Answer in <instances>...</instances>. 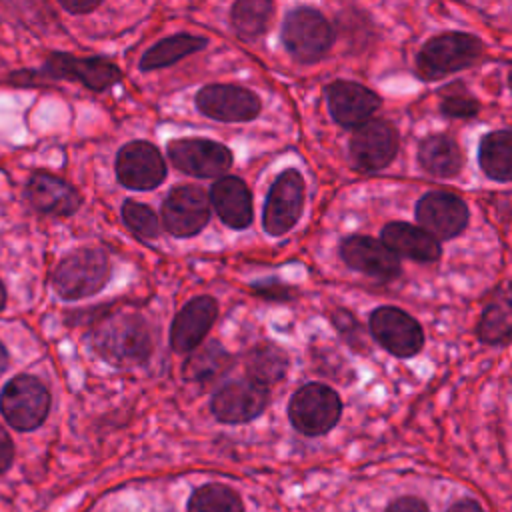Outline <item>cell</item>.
<instances>
[{"label":"cell","mask_w":512,"mask_h":512,"mask_svg":"<svg viewBox=\"0 0 512 512\" xmlns=\"http://www.w3.org/2000/svg\"><path fill=\"white\" fill-rule=\"evenodd\" d=\"M94 350L112 364H140L150 356L148 324L138 314H114L92 334Z\"/></svg>","instance_id":"6da1fadb"},{"label":"cell","mask_w":512,"mask_h":512,"mask_svg":"<svg viewBox=\"0 0 512 512\" xmlns=\"http://www.w3.org/2000/svg\"><path fill=\"white\" fill-rule=\"evenodd\" d=\"M482 54V42L466 32H446L430 38L416 56L418 74L426 80L444 78L472 66Z\"/></svg>","instance_id":"7a4b0ae2"},{"label":"cell","mask_w":512,"mask_h":512,"mask_svg":"<svg viewBox=\"0 0 512 512\" xmlns=\"http://www.w3.org/2000/svg\"><path fill=\"white\" fill-rule=\"evenodd\" d=\"M108 272V258L100 248H78L56 266L54 290L66 300L92 296L102 290Z\"/></svg>","instance_id":"3957f363"},{"label":"cell","mask_w":512,"mask_h":512,"mask_svg":"<svg viewBox=\"0 0 512 512\" xmlns=\"http://www.w3.org/2000/svg\"><path fill=\"white\" fill-rule=\"evenodd\" d=\"M332 40V26L318 10L302 6L286 14L282 24V42L298 62H318L330 50Z\"/></svg>","instance_id":"277c9868"},{"label":"cell","mask_w":512,"mask_h":512,"mask_svg":"<svg viewBox=\"0 0 512 512\" xmlns=\"http://www.w3.org/2000/svg\"><path fill=\"white\" fill-rule=\"evenodd\" d=\"M50 408V394L46 386L34 376H14L0 394V410L10 426L16 430L38 428Z\"/></svg>","instance_id":"5b68a950"},{"label":"cell","mask_w":512,"mask_h":512,"mask_svg":"<svg viewBox=\"0 0 512 512\" xmlns=\"http://www.w3.org/2000/svg\"><path fill=\"white\" fill-rule=\"evenodd\" d=\"M342 404L338 394L324 384H306L288 404V416L294 428L306 436L328 432L340 418Z\"/></svg>","instance_id":"8992f818"},{"label":"cell","mask_w":512,"mask_h":512,"mask_svg":"<svg viewBox=\"0 0 512 512\" xmlns=\"http://www.w3.org/2000/svg\"><path fill=\"white\" fill-rule=\"evenodd\" d=\"M48 76L50 80L66 78V80H78L90 90H106L120 82L122 72L120 68L102 56H90L80 58L64 52H54L44 66V72H38L34 78H30V84L40 82V78ZM28 84V86H30Z\"/></svg>","instance_id":"52a82bcc"},{"label":"cell","mask_w":512,"mask_h":512,"mask_svg":"<svg viewBox=\"0 0 512 512\" xmlns=\"http://www.w3.org/2000/svg\"><path fill=\"white\" fill-rule=\"evenodd\" d=\"M304 206V180L298 170H284L270 186L262 226L270 236L286 234L300 218Z\"/></svg>","instance_id":"ba28073f"},{"label":"cell","mask_w":512,"mask_h":512,"mask_svg":"<svg viewBox=\"0 0 512 512\" xmlns=\"http://www.w3.org/2000/svg\"><path fill=\"white\" fill-rule=\"evenodd\" d=\"M168 158L178 170L196 178H216L232 166V152L224 144L206 138L172 140Z\"/></svg>","instance_id":"9c48e42d"},{"label":"cell","mask_w":512,"mask_h":512,"mask_svg":"<svg viewBox=\"0 0 512 512\" xmlns=\"http://www.w3.org/2000/svg\"><path fill=\"white\" fill-rule=\"evenodd\" d=\"M210 218V198L198 186H176L162 204V222L172 236L198 234Z\"/></svg>","instance_id":"30bf717a"},{"label":"cell","mask_w":512,"mask_h":512,"mask_svg":"<svg viewBox=\"0 0 512 512\" xmlns=\"http://www.w3.org/2000/svg\"><path fill=\"white\" fill-rule=\"evenodd\" d=\"M398 152V134L386 120H366L350 138V158L358 170L376 172L388 166Z\"/></svg>","instance_id":"8fae6325"},{"label":"cell","mask_w":512,"mask_h":512,"mask_svg":"<svg viewBox=\"0 0 512 512\" xmlns=\"http://www.w3.org/2000/svg\"><path fill=\"white\" fill-rule=\"evenodd\" d=\"M116 176L130 190H152L162 184L166 164L156 146L146 140H134L118 150Z\"/></svg>","instance_id":"7c38bea8"},{"label":"cell","mask_w":512,"mask_h":512,"mask_svg":"<svg viewBox=\"0 0 512 512\" xmlns=\"http://www.w3.org/2000/svg\"><path fill=\"white\" fill-rule=\"evenodd\" d=\"M196 108L218 122H248L260 114L254 92L234 84H208L196 94Z\"/></svg>","instance_id":"4fadbf2b"},{"label":"cell","mask_w":512,"mask_h":512,"mask_svg":"<svg viewBox=\"0 0 512 512\" xmlns=\"http://www.w3.org/2000/svg\"><path fill=\"white\" fill-rule=\"evenodd\" d=\"M370 330L374 338L394 356H414L424 342L420 324L400 308H376L370 316Z\"/></svg>","instance_id":"5bb4252c"},{"label":"cell","mask_w":512,"mask_h":512,"mask_svg":"<svg viewBox=\"0 0 512 512\" xmlns=\"http://www.w3.org/2000/svg\"><path fill=\"white\" fill-rule=\"evenodd\" d=\"M268 404V390L264 384L246 378L228 382L212 398V412L220 422L242 424L256 418Z\"/></svg>","instance_id":"9a60e30c"},{"label":"cell","mask_w":512,"mask_h":512,"mask_svg":"<svg viewBox=\"0 0 512 512\" xmlns=\"http://www.w3.org/2000/svg\"><path fill=\"white\" fill-rule=\"evenodd\" d=\"M416 218L434 238H454L468 222V208L452 192H428L416 204Z\"/></svg>","instance_id":"2e32d148"},{"label":"cell","mask_w":512,"mask_h":512,"mask_svg":"<svg viewBox=\"0 0 512 512\" xmlns=\"http://www.w3.org/2000/svg\"><path fill=\"white\" fill-rule=\"evenodd\" d=\"M326 102L332 118L346 128H358L378 110L380 98L370 88L350 82L336 80L326 88Z\"/></svg>","instance_id":"e0dca14e"},{"label":"cell","mask_w":512,"mask_h":512,"mask_svg":"<svg viewBox=\"0 0 512 512\" xmlns=\"http://www.w3.org/2000/svg\"><path fill=\"white\" fill-rule=\"evenodd\" d=\"M342 258L354 270L378 280H392L400 274L398 256L384 244L368 236H350L342 242Z\"/></svg>","instance_id":"ac0fdd59"},{"label":"cell","mask_w":512,"mask_h":512,"mask_svg":"<svg viewBox=\"0 0 512 512\" xmlns=\"http://www.w3.org/2000/svg\"><path fill=\"white\" fill-rule=\"evenodd\" d=\"M218 316V304L210 296H196L176 314L170 330V344L176 352L194 350Z\"/></svg>","instance_id":"d6986e66"},{"label":"cell","mask_w":512,"mask_h":512,"mask_svg":"<svg viewBox=\"0 0 512 512\" xmlns=\"http://www.w3.org/2000/svg\"><path fill=\"white\" fill-rule=\"evenodd\" d=\"M26 196L36 210L56 216H70L80 206L78 192L62 178L48 172H36L30 176Z\"/></svg>","instance_id":"ffe728a7"},{"label":"cell","mask_w":512,"mask_h":512,"mask_svg":"<svg viewBox=\"0 0 512 512\" xmlns=\"http://www.w3.org/2000/svg\"><path fill=\"white\" fill-rule=\"evenodd\" d=\"M210 202L220 220L230 228H246L252 222V196L236 176H222L210 190Z\"/></svg>","instance_id":"44dd1931"},{"label":"cell","mask_w":512,"mask_h":512,"mask_svg":"<svg viewBox=\"0 0 512 512\" xmlns=\"http://www.w3.org/2000/svg\"><path fill=\"white\" fill-rule=\"evenodd\" d=\"M382 242L396 254L418 262H432L440 256L438 238L422 226L406 222H390L382 230Z\"/></svg>","instance_id":"7402d4cb"},{"label":"cell","mask_w":512,"mask_h":512,"mask_svg":"<svg viewBox=\"0 0 512 512\" xmlns=\"http://www.w3.org/2000/svg\"><path fill=\"white\" fill-rule=\"evenodd\" d=\"M418 160L428 174L440 178L456 176L462 168V154L458 144L442 134H434L422 140L418 148Z\"/></svg>","instance_id":"603a6c76"},{"label":"cell","mask_w":512,"mask_h":512,"mask_svg":"<svg viewBox=\"0 0 512 512\" xmlns=\"http://www.w3.org/2000/svg\"><path fill=\"white\" fill-rule=\"evenodd\" d=\"M478 162L486 176L500 182L512 180V130H496L482 138Z\"/></svg>","instance_id":"cb8c5ba5"},{"label":"cell","mask_w":512,"mask_h":512,"mask_svg":"<svg viewBox=\"0 0 512 512\" xmlns=\"http://www.w3.org/2000/svg\"><path fill=\"white\" fill-rule=\"evenodd\" d=\"M204 46H206V38L192 36V34H174L170 38L156 42L152 48H148L140 58V68L156 70V68L172 66L174 62L202 50Z\"/></svg>","instance_id":"d4e9b609"},{"label":"cell","mask_w":512,"mask_h":512,"mask_svg":"<svg viewBox=\"0 0 512 512\" xmlns=\"http://www.w3.org/2000/svg\"><path fill=\"white\" fill-rule=\"evenodd\" d=\"M478 336L488 344H498L512 336V290L498 292L484 308Z\"/></svg>","instance_id":"484cf974"},{"label":"cell","mask_w":512,"mask_h":512,"mask_svg":"<svg viewBox=\"0 0 512 512\" xmlns=\"http://www.w3.org/2000/svg\"><path fill=\"white\" fill-rule=\"evenodd\" d=\"M272 16V0H236L230 12L236 34L244 40H254L264 34Z\"/></svg>","instance_id":"4316f807"},{"label":"cell","mask_w":512,"mask_h":512,"mask_svg":"<svg viewBox=\"0 0 512 512\" xmlns=\"http://www.w3.org/2000/svg\"><path fill=\"white\" fill-rule=\"evenodd\" d=\"M288 368L286 354L274 344H258L246 356V372L252 380L268 386L278 382Z\"/></svg>","instance_id":"83f0119b"},{"label":"cell","mask_w":512,"mask_h":512,"mask_svg":"<svg viewBox=\"0 0 512 512\" xmlns=\"http://www.w3.org/2000/svg\"><path fill=\"white\" fill-rule=\"evenodd\" d=\"M188 512H244V506L228 486L204 484L190 496Z\"/></svg>","instance_id":"f1b7e54d"},{"label":"cell","mask_w":512,"mask_h":512,"mask_svg":"<svg viewBox=\"0 0 512 512\" xmlns=\"http://www.w3.org/2000/svg\"><path fill=\"white\" fill-rule=\"evenodd\" d=\"M230 366V358L228 354L216 344H208L200 350H196L186 366H184V374L190 380H198V382H212L216 378H220V374H224V370Z\"/></svg>","instance_id":"f546056e"},{"label":"cell","mask_w":512,"mask_h":512,"mask_svg":"<svg viewBox=\"0 0 512 512\" xmlns=\"http://www.w3.org/2000/svg\"><path fill=\"white\" fill-rule=\"evenodd\" d=\"M122 218H124V224L138 238L152 240L160 232L158 218H156V214L146 204H140V202H134V200H126L122 204Z\"/></svg>","instance_id":"4dcf8cb0"},{"label":"cell","mask_w":512,"mask_h":512,"mask_svg":"<svg viewBox=\"0 0 512 512\" xmlns=\"http://www.w3.org/2000/svg\"><path fill=\"white\" fill-rule=\"evenodd\" d=\"M442 112L454 118H470L478 112V102L470 94H448L442 98Z\"/></svg>","instance_id":"1f68e13d"},{"label":"cell","mask_w":512,"mask_h":512,"mask_svg":"<svg viewBox=\"0 0 512 512\" xmlns=\"http://www.w3.org/2000/svg\"><path fill=\"white\" fill-rule=\"evenodd\" d=\"M386 512H428L426 504L418 498H412V496H406V498H400L396 502H392Z\"/></svg>","instance_id":"d6a6232c"},{"label":"cell","mask_w":512,"mask_h":512,"mask_svg":"<svg viewBox=\"0 0 512 512\" xmlns=\"http://www.w3.org/2000/svg\"><path fill=\"white\" fill-rule=\"evenodd\" d=\"M14 458V444L8 436V432L0 426V472L8 470Z\"/></svg>","instance_id":"836d02e7"},{"label":"cell","mask_w":512,"mask_h":512,"mask_svg":"<svg viewBox=\"0 0 512 512\" xmlns=\"http://www.w3.org/2000/svg\"><path fill=\"white\" fill-rule=\"evenodd\" d=\"M62 4V8H66L72 14H88L94 8L100 6L102 0H58Z\"/></svg>","instance_id":"e575fe53"},{"label":"cell","mask_w":512,"mask_h":512,"mask_svg":"<svg viewBox=\"0 0 512 512\" xmlns=\"http://www.w3.org/2000/svg\"><path fill=\"white\" fill-rule=\"evenodd\" d=\"M450 512H482V508L474 500H460L450 508Z\"/></svg>","instance_id":"d590c367"},{"label":"cell","mask_w":512,"mask_h":512,"mask_svg":"<svg viewBox=\"0 0 512 512\" xmlns=\"http://www.w3.org/2000/svg\"><path fill=\"white\" fill-rule=\"evenodd\" d=\"M6 366H8V354H6L4 346L0 344V374L6 370Z\"/></svg>","instance_id":"8d00e7d4"},{"label":"cell","mask_w":512,"mask_h":512,"mask_svg":"<svg viewBox=\"0 0 512 512\" xmlns=\"http://www.w3.org/2000/svg\"><path fill=\"white\" fill-rule=\"evenodd\" d=\"M4 302H6V292H4V286H2V282H0V310H2Z\"/></svg>","instance_id":"74e56055"},{"label":"cell","mask_w":512,"mask_h":512,"mask_svg":"<svg viewBox=\"0 0 512 512\" xmlns=\"http://www.w3.org/2000/svg\"><path fill=\"white\" fill-rule=\"evenodd\" d=\"M508 80H510V88H512V68H510V76H508Z\"/></svg>","instance_id":"f35d334b"}]
</instances>
